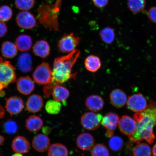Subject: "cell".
Here are the masks:
<instances>
[{"label":"cell","instance_id":"obj_23","mask_svg":"<svg viewBox=\"0 0 156 156\" xmlns=\"http://www.w3.org/2000/svg\"><path fill=\"white\" fill-rule=\"evenodd\" d=\"M1 51L4 57L12 58L17 53V48L15 44L9 41H5L2 45Z\"/></svg>","mask_w":156,"mask_h":156},{"label":"cell","instance_id":"obj_18","mask_svg":"<svg viewBox=\"0 0 156 156\" xmlns=\"http://www.w3.org/2000/svg\"><path fill=\"white\" fill-rule=\"evenodd\" d=\"M44 105L42 97L38 94H33L29 97L26 103V107L29 112H37L41 110Z\"/></svg>","mask_w":156,"mask_h":156},{"label":"cell","instance_id":"obj_10","mask_svg":"<svg viewBox=\"0 0 156 156\" xmlns=\"http://www.w3.org/2000/svg\"><path fill=\"white\" fill-rule=\"evenodd\" d=\"M119 127L120 131L122 133L129 136H132L135 131L136 122L131 117L124 115L119 120Z\"/></svg>","mask_w":156,"mask_h":156},{"label":"cell","instance_id":"obj_37","mask_svg":"<svg viewBox=\"0 0 156 156\" xmlns=\"http://www.w3.org/2000/svg\"><path fill=\"white\" fill-rule=\"evenodd\" d=\"M147 15L150 21L156 24V6L150 8L147 12Z\"/></svg>","mask_w":156,"mask_h":156},{"label":"cell","instance_id":"obj_7","mask_svg":"<svg viewBox=\"0 0 156 156\" xmlns=\"http://www.w3.org/2000/svg\"><path fill=\"white\" fill-rule=\"evenodd\" d=\"M147 100L141 93L131 95L127 101L128 108L134 112H142L147 108Z\"/></svg>","mask_w":156,"mask_h":156},{"label":"cell","instance_id":"obj_9","mask_svg":"<svg viewBox=\"0 0 156 156\" xmlns=\"http://www.w3.org/2000/svg\"><path fill=\"white\" fill-rule=\"evenodd\" d=\"M5 100V108L11 116L19 114L24 108V103L20 97L12 96Z\"/></svg>","mask_w":156,"mask_h":156},{"label":"cell","instance_id":"obj_17","mask_svg":"<svg viewBox=\"0 0 156 156\" xmlns=\"http://www.w3.org/2000/svg\"><path fill=\"white\" fill-rule=\"evenodd\" d=\"M119 120V117L118 114L110 112L102 117L101 124L107 130L114 131L118 127Z\"/></svg>","mask_w":156,"mask_h":156},{"label":"cell","instance_id":"obj_41","mask_svg":"<svg viewBox=\"0 0 156 156\" xmlns=\"http://www.w3.org/2000/svg\"><path fill=\"white\" fill-rule=\"evenodd\" d=\"M5 112L4 109L0 105V119L3 118L4 116Z\"/></svg>","mask_w":156,"mask_h":156},{"label":"cell","instance_id":"obj_46","mask_svg":"<svg viewBox=\"0 0 156 156\" xmlns=\"http://www.w3.org/2000/svg\"><path fill=\"white\" fill-rule=\"evenodd\" d=\"M0 156H3V154L1 151H0Z\"/></svg>","mask_w":156,"mask_h":156},{"label":"cell","instance_id":"obj_45","mask_svg":"<svg viewBox=\"0 0 156 156\" xmlns=\"http://www.w3.org/2000/svg\"><path fill=\"white\" fill-rule=\"evenodd\" d=\"M5 93H3V91H2V92L0 93V96H3V95H4Z\"/></svg>","mask_w":156,"mask_h":156},{"label":"cell","instance_id":"obj_40","mask_svg":"<svg viewBox=\"0 0 156 156\" xmlns=\"http://www.w3.org/2000/svg\"><path fill=\"white\" fill-rule=\"evenodd\" d=\"M105 134L107 137L111 138L114 135V131L111 130H107Z\"/></svg>","mask_w":156,"mask_h":156},{"label":"cell","instance_id":"obj_30","mask_svg":"<svg viewBox=\"0 0 156 156\" xmlns=\"http://www.w3.org/2000/svg\"><path fill=\"white\" fill-rule=\"evenodd\" d=\"M62 105L58 101L55 100H50L46 102L45 107L46 111L48 114H57L61 110Z\"/></svg>","mask_w":156,"mask_h":156},{"label":"cell","instance_id":"obj_16","mask_svg":"<svg viewBox=\"0 0 156 156\" xmlns=\"http://www.w3.org/2000/svg\"><path fill=\"white\" fill-rule=\"evenodd\" d=\"M110 97L111 103L113 106L118 108L123 107L128 100L126 93L120 89L113 90Z\"/></svg>","mask_w":156,"mask_h":156},{"label":"cell","instance_id":"obj_13","mask_svg":"<svg viewBox=\"0 0 156 156\" xmlns=\"http://www.w3.org/2000/svg\"><path fill=\"white\" fill-rule=\"evenodd\" d=\"M85 104L87 108L91 112H100L104 106V101L102 97L97 95H92L87 97Z\"/></svg>","mask_w":156,"mask_h":156},{"label":"cell","instance_id":"obj_20","mask_svg":"<svg viewBox=\"0 0 156 156\" xmlns=\"http://www.w3.org/2000/svg\"><path fill=\"white\" fill-rule=\"evenodd\" d=\"M33 51L35 55L42 58H45L50 54V48L49 44L44 40L37 41L34 44L33 48Z\"/></svg>","mask_w":156,"mask_h":156},{"label":"cell","instance_id":"obj_31","mask_svg":"<svg viewBox=\"0 0 156 156\" xmlns=\"http://www.w3.org/2000/svg\"><path fill=\"white\" fill-rule=\"evenodd\" d=\"M109 146L112 151H120L124 145V141L122 138L118 136L111 137L109 141Z\"/></svg>","mask_w":156,"mask_h":156},{"label":"cell","instance_id":"obj_36","mask_svg":"<svg viewBox=\"0 0 156 156\" xmlns=\"http://www.w3.org/2000/svg\"><path fill=\"white\" fill-rule=\"evenodd\" d=\"M58 85V84L52 82L51 81L50 83L45 85L43 91L46 97H49L51 94H52L54 87Z\"/></svg>","mask_w":156,"mask_h":156},{"label":"cell","instance_id":"obj_24","mask_svg":"<svg viewBox=\"0 0 156 156\" xmlns=\"http://www.w3.org/2000/svg\"><path fill=\"white\" fill-rule=\"evenodd\" d=\"M84 64L88 71L91 73H95L100 69L102 64L98 57L91 55L88 56L86 58Z\"/></svg>","mask_w":156,"mask_h":156},{"label":"cell","instance_id":"obj_29","mask_svg":"<svg viewBox=\"0 0 156 156\" xmlns=\"http://www.w3.org/2000/svg\"><path fill=\"white\" fill-rule=\"evenodd\" d=\"M101 40L105 43L111 44L114 42L115 34L114 29L110 27H106L103 29L99 33Z\"/></svg>","mask_w":156,"mask_h":156},{"label":"cell","instance_id":"obj_14","mask_svg":"<svg viewBox=\"0 0 156 156\" xmlns=\"http://www.w3.org/2000/svg\"><path fill=\"white\" fill-rule=\"evenodd\" d=\"M12 147L16 153L23 154L28 153L30 144L24 136H18L14 138L12 143Z\"/></svg>","mask_w":156,"mask_h":156},{"label":"cell","instance_id":"obj_34","mask_svg":"<svg viewBox=\"0 0 156 156\" xmlns=\"http://www.w3.org/2000/svg\"><path fill=\"white\" fill-rule=\"evenodd\" d=\"M3 127L6 133L9 134L16 133L18 129V125L17 123L11 119L6 120L3 123Z\"/></svg>","mask_w":156,"mask_h":156},{"label":"cell","instance_id":"obj_21","mask_svg":"<svg viewBox=\"0 0 156 156\" xmlns=\"http://www.w3.org/2000/svg\"><path fill=\"white\" fill-rule=\"evenodd\" d=\"M43 121L40 117L36 115L29 116L25 122L27 129L31 132L39 131L43 126Z\"/></svg>","mask_w":156,"mask_h":156},{"label":"cell","instance_id":"obj_19","mask_svg":"<svg viewBox=\"0 0 156 156\" xmlns=\"http://www.w3.org/2000/svg\"><path fill=\"white\" fill-rule=\"evenodd\" d=\"M19 69L24 73L30 72L33 69L32 60L30 55L24 52L20 55L17 61Z\"/></svg>","mask_w":156,"mask_h":156},{"label":"cell","instance_id":"obj_33","mask_svg":"<svg viewBox=\"0 0 156 156\" xmlns=\"http://www.w3.org/2000/svg\"><path fill=\"white\" fill-rule=\"evenodd\" d=\"M13 12L11 8L7 5L0 7V21L5 22L8 21L12 17Z\"/></svg>","mask_w":156,"mask_h":156},{"label":"cell","instance_id":"obj_4","mask_svg":"<svg viewBox=\"0 0 156 156\" xmlns=\"http://www.w3.org/2000/svg\"><path fill=\"white\" fill-rule=\"evenodd\" d=\"M33 77L35 82L40 85H46L51 82L52 71L49 64L43 62L37 67Z\"/></svg>","mask_w":156,"mask_h":156},{"label":"cell","instance_id":"obj_27","mask_svg":"<svg viewBox=\"0 0 156 156\" xmlns=\"http://www.w3.org/2000/svg\"><path fill=\"white\" fill-rule=\"evenodd\" d=\"M128 9L133 13H138L143 11L146 5V0H128Z\"/></svg>","mask_w":156,"mask_h":156},{"label":"cell","instance_id":"obj_11","mask_svg":"<svg viewBox=\"0 0 156 156\" xmlns=\"http://www.w3.org/2000/svg\"><path fill=\"white\" fill-rule=\"evenodd\" d=\"M17 90L24 95H28L34 90L35 86L34 81L28 76L20 77L16 81Z\"/></svg>","mask_w":156,"mask_h":156},{"label":"cell","instance_id":"obj_44","mask_svg":"<svg viewBox=\"0 0 156 156\" xmlns=\"http://www.w3.org/2000/svg\"><path fill=\"white\" fill-rule=\"evenodd\" d=\"M11 156H23L22 154H21L17 153L14 154H13V155H12Z\"/></svg>","mask_w":156,"mask_h":156},{"label":"cell","instance_id":"obj_2","mask_svg":"<svg viewBox=\"0 0 156 156\" xmlns=\"http://www.w3.org/2000/svg\"><path fill=\"white\" fill-rule=\"evenodd\" d=\"M80 54L79 50H75L67 55L55 58L52 71L51 81L59 85L72 78H75L76 75L72 73V70Z\"/></svg>","mask_w":156,"mask_h":156},{"label":"cell","instance_id":"obj_32","mask_svg":"<svg viewBox=\"0 0 156 156\" xmlns=\"http://www.w3.org/2000/svg\"><path fill=\"white\" fill-rule=\"evenodd\" d=\"M92 156H110L108 149L102 144H97L93 146L91 151Z\"/></svg>","mask_w":156,"mask_h":156},{"label":"cell","instance_id":"obj_15","mask_svg":"<svg viewBox=\"0 0 156 156\" xmlns=\"http://www.w3.org/2000/svg\"><path fill=\"white\" fill-rule=\"evenodd\" d=\"M50 145L49 138L46 135L40 134L35 136L32 140V145L36 151L44 152L48 149Z\"/></svg>","mask_w":156,"mask_h":156},{"label":"cell","instance_id":"obj_35","mask_svg":"<svg viewBox=\"0 0 156 156\" xmlns=\"http://www.w3.org/2000/svg\"><path fill=\"white\" fill-rule=\"evenodd\" d=\"M35 0H15L17 8L23 11H27L34 6Z\"/></svg>","mask_w":156,"mask_h":156},{"label":"cell","instance_id":"obj_12","mask_svg":"<svg viewBox=\"0 0 156 156\" xmlns=\"http://www.w3.org/2000/svg\"><path fill=\"white\" fill-rule=\"evenodd\" d=\"M76 143L80 149L83 151H87L92 149L94 146L95 141L91 134L83 133L77 136Z\"/></svg>","mask_w":156,"mask_h":156},{"label":"cell","instance_id":"obj_22","mask_svg":"<svg viewBox=\"0 0 156 156\" xmlns=\"http://www.w3.org/2000/svg\"><path fill=\"white\" fill-rule=\"evenodd\" d=\"M17 49L21 51H28L32 48V41L28 35L22 34L19 36L15 41Z\"/></svg>","mask_w":156,"mask_h":156},{"label":"cell","instance_id":"obj_3","mask_svg":"<svg viewBox=\"0 0 156 156\" xmlns=\"http://www.w3.org/2000/svg\"><path fill=\"white\" fill-rule=\"evenodd\" d=\"M15 70L9 61L0 57V91L16 80Z\"/></svg>","mask_w":156,"mask_h":156},{"label":"cell","instance_id":"obj_6","mask_svg":"<svg viewBox=\"0 0 156 156\" xmlns=\"http://www.w3.org/2000/svg\"><path fill=\"white\" fill-rule=\"evenodd\" d=\"M102 118L100 114L91 112H85L81 117V124L86 129L94 130L100 127Z\"/></svg>","mask_w":156,"mask_h":156},{"label":"cell","instance_id":"obj_38","mask_svg":"<svg viewBox=\"0 0 156 156\" xmlns=\"http://www.w3.org/2000/svg\"><path fill=\"white\" fill-rule=\"evenodd\" d=\"M7 31V25L4 23L0 21V38L4 36L6 34Z\"/></svg>","mask_w":156,"mask_h":156},{"label":"cell","instance_id":"obj_43","mask_svg":"<svg viewBox=\"0 0 156 156\" xmlns=\"http://www.w3.org/2000/svg\"><path fill=\"white\" fill-rule=\"evenodd\" d=\"M5 141V138L3 137V136H2L1 135H0V146L3 145L4 142Z\"/></svg>","mask_w":156,"mask_h":156},{"label":"cell","instance_id":"obj_28","mask_svg":"<svg viewBox=\"0 0 156 156\" xmlns=\"http://www.w3.org/2000/svg\"><path fill=\"white\" fill-rule=\"evenodd\" d=\"M151 147L145 143L139 142L134 148L133 156H151Z\"/></svg>","mask_w":156,"mask_h":156},{"label":"cell","instance_id":"obj_26","mask_svg":"<svg viewBox=\"0 0 156 156\" xmlns=\"http://www.w3.org/2000/svg\"><path fill=\"white\" fill-rule=\"evenodd\" d=\"M48 156H68L67 147L62 144L55 143L48 148Z\"/></svg>","mask_w":156,"mask_h":156},{"label":"cell","instance_id":"obj_42","mask_svg":"<svg viewBox=\"0 0 156 156\" xmlns=\"http://www.w3.org/2000/svg\"><path fill=\"white\" fill-rule=\"evenodd\" d=\"M152 153L154 156H156V144L154 145L152 149Z\"/></svg>","mask_w":156,"mask_h":156},{"label":"cell","instance_id":"obj_8","mask_svg":"<svg viewBox=\"0 0 156 156\" xmlns=\"http://www.w3.org/2000/svg\"><path fill=\"white\" fill-rule=\"evenodd\" d=\"M16 23L22 29H30L36 26L37 21L34 16L29 12L23 11L17 15Z\"/></svg>","mask_w":156,"mask_h":156},{"label":"cell","instance_id":"obj_25","mask_svg":"<svg viewBox=\"0 0 156 156\" xmlns=\"http://www.w3.org/2000/svg\"><path fill=\"white\" fill-rule=\"evenodd\" d=\"M52 94L54 100L64 102L68 98L70 93L67 88L58 85L54 87Z\"/></svg>","mask_w":156,"mask_h":156},{"label":"cell","instance_id":"obj_1","mask_svg":"<svg viewBox=\"0 0 156 156\" xmlns=\"http://www.w3.org/2000/svg\"><path fill=\"white\" fill-rule=\"evenodd\" d=\"M133 117L136 128L129 136L130 141L137 144L144 140L149 144L153 143L155 138L153 128L156 126V101L151 99L145 110L135 113Z\"/></svg>","mask_w":156,"mask_h":156},{"label":"cell","instance_id":"obj_5","mask_svg":"<svg viewBox=\"0 0 156 156\" xmlns=\"http://www.w3.org/2000/svg\"><path fill=\"white\" fill-rule=\"evenodd\" d=\"M80 41V38L74 36L73 33L64 34L58 41V50L62 53H70L75 50Z\"/></svg>","mask_w":156,"mask_h":156},{"label":"cell","instance_id":"obj_39","mask_svg":"<svg viewBox=\"0 0 156 156\" xmlns=\"http://www.w3.org/2000/svg\"><path fill=\"white\" fill-rule=\"evenodd\" d=\"M51 131V129L49 127L44 126L42 128V132L45 135H48L49 134Z\"/></svg>","mask_w":156,"mask_h":156}]
</instances>
